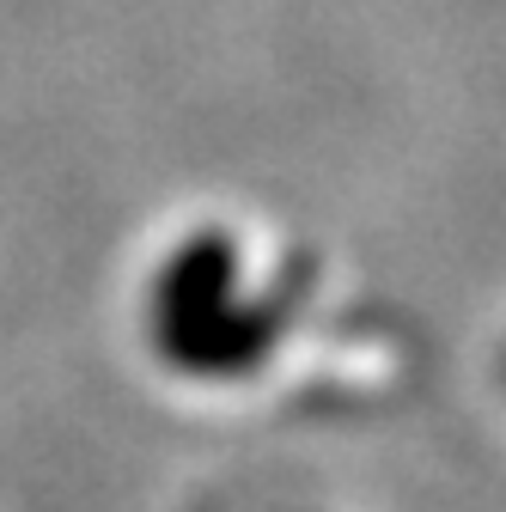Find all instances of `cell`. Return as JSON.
<instances>
[{
  "instance_id": "6da1fadb",
  "label": "cell",
  "mask_w": 506,
  "mask_h": 512,
  "mask_svg": "<svg viewBox=\"0 0 506 512\" xmlns=\"http://www.w3.org/2000/svg\"><path fill=\"white\" fill-rule=\"evenodd\" d=\"M354 336H366V324L318 330V263L238 220L177 232L141 281V342L171 384L196 391H305L299 354Z\"/></svg>"
}]
</instances>
